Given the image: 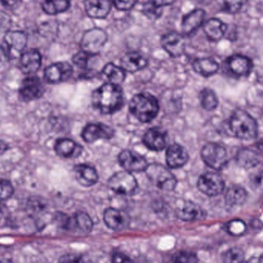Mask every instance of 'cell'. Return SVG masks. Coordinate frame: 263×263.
<instances>
[{"mask_svg":"<svg viewBox=\"0 0 263 263\" xmlns=\"http://www.w3.org/2000/svg\"><path fill=\"white\" fill-rule=\"evenodd\" d=\"M0 2L8 9H15L21 3V0H0Z\"/></svg>","mask_w":263,"mask_h":263,"instance_id":"45","label":"cell"},{"mask_svg":"<svg viewBox=\"0 0 263 263\" xmlns=\"http://www.w3.org/2000/svg\"><path fill=\"white\" fill-rule=\"evenodd\" d=\"M73 73V68L66 62L53 63L44 72L45 80L49 83H60L67 81Z\"/></svg>","mask_w":263,"mask_h":263,"instance_id":"14","label":"cell"},{"mask_svg":"<svg viewBox=\"0 0 263 263\" xmlns=\"http://www.w3.org/2000/svg\"><path fill=\"white\" fill-rule=\"evenodd\" d=\"M227 29V25L217 18H210L203 24V31L205 35L213 42L219 41L223 38Z\"/></svg>","mask_w":263,"mask_h":263,"instance_id":"26","label":"cell"},{"mask_svg":"<svg viewBox=\"0 0 263 263\" xmlns=\"http://www.w3.org/2000/svg\"><path fill=\"white\" fill-rule=\"evenodd\" d=\"M199 100L202 108L207 111L214 110L219 104L217 97L214 91L209 88H205L201 91L199 94Z\"/></svg>","mask_w":263,"mask_h":263,"instance_id":"33","label":"cell"},{"mask_svg":"<svg viewBox=\"0 0 263 263\" xmlns=\"http://www.w3.org/2000/svg\"><path fill=\"white\" fill-rule=\"evenodd\" d=\"M213 0H199V2H200L201 3H203V4H209V3H211Z\"/></svg>","mask_w":263,"mask_h":263,"instance_id":"52","label":"cell"},{"mask_svg":"<svg viewBox=\"0 0 263 263\" xmlns=\"http://www.w3.org/2000/svg\"><path fill=\"white\" fill-rule=\"evenodd\" d=\"M247 263H261L259 258H252L250 260L247 261Z\"/></svg>","mask_w":263,"mask_h":263,"instance_id":"51","label":"cell"},{"mask_svg":"<svg viewBox=\"0 0 263 263\" xmlns=\"http://www.w3.org/2000/svg\"><path fill=\"white\" fill-rule=\"evenodd\" d=\"M195 72L204 77H211L219 71V66L216 60L210 58H200L193 63Z\"/></svg>","mask_w":263,"mask_h":263,"instance_id":"28","label":"cell"},{"mask_svg":"<svg viewBox=\"0 0 263 263\" xmlns=\"http://www.w3.org/2000/svg\"><path fill=\"white\" fill-rule=\"evenodd\" d=\"M57 220L63 228L80 234V236L89 234L93 227L89 215L83 212H78L72 217H69L66 214H59Z\"/></svg>","mask_w":263,"mask_h":263,"instance_id":"5","label":"cell"},{"mask_svg":"<svg viewBox=\"0 0 263 263\" xmlns=\"http://www.w3.org/2000/svg\"><path fill=\"white\" fill-rule=\"evenodd\" d=\"M129 110L141 123H149L159 114V102L151 94L145 92L136 94L129 103Z\"/></svg>","mask_w":263,"mask_h":263,"instance_id":"2","label":"cell"},{"mask_svg":"<svg viewBox=\"0 0 263 263\" xmlns=\"http://www.w3.org/2000/svg\"><path fill=\"white\" fill-rule=\"evenodd\" d=\"M223 263H247V261L241 249L232 248L224 255Z\"/></svg>","mask_w":263,"mask_h":263,"instance_id":"35","label":"cell"},{"mask_svg":"<svg viewBox=\"0 0 263 263\" xmlns=\"http://www.w3.org/2000/svg\"><path fill=\"white\" fill-rule=\"evenodd\" d=\"M256 151L257 152L258 154L260 156V157L263 158V142H260V143H258L257 145H256Z\"/></svg>","mask_w":263,"mask_h":263,"instance_id":"49","label":"cell"},{"mask_svg":"<svg viewBox=\"0 0 263 263\" xmlns=\"http://www.w3.org/2000/svg\"><path fill=\"white\" fill-rule=\"evenodd\" d=\"M148 179L162 191H173L176 188L177 180L173 173L161 164L153 163L145 170Z\"/></svg>","mask_w":263,"mask_h":263,"instance_id":"4","label":"cell"},{"mask_svg":"<svg viewBox=\"0 0 263 263\" xmlns=\"http://www.w3.org/2000/svg\"><path fill=\"white\" fill-rule=\"evenodd\" d=\"M172 261L173 263H198V258L194 253L180 251L173 256Z\"/></svg>","mask_w":263,"mask_h":263,"instance_id":"37","label":"cell"},{"mask_svg":"<svg viewBox=\"0 0 263 263\" xmlns=\"http://www.w3.org/2000/svg\"><path fill=\"white\" fill-rule=\"evenodd\" d=\"M111 2L118 10L128 11L134 7L138 0H111Z\"/></svg>","mask_w":263,"mask_h":263,"instance_id":"41","label":"cell"},{"mask_svg":"<svg viewBox=\"0 0 263 263\" xmlns=\"http://www.w3.org/2000/svg\"><path fill=\"white\" fill-rule=\"evenodd\" d=\"M205 12L202 9H196L184 15L181 24L182 35L190 36L193 35L202 24L205 20Z\"/></svg>","mask_w":263,"mask_h":263,"instance_id":"17","label":"cell"},{"mask_svg":"<svg viewBox=\"0 0 263 263\" xmlns=\"http://www.w3.org/2000/svg\"><path fill=\"white\" fill-rule=\"evenodd\" d=\"M12 25L11 17L6 12L0 11V33L7 32Z\"/></svg>","mask_w":263,"mask_h":263,"instance_id":"42","label":"cell"},{"mask_svg":"<svg viewBox=\"0 0 263 263\" xmlns=\"http://www.w3.org/2000/svg\"><path fill=\"white\" fill-rule=\"evenodd\" d=\"M176 216L179 219L185 222H193L203 219L205 213L197 204L191 201H186L177 207Z\"/></svg>","mask_w":263,"mask_h":263,"instance_id":"19","label":"cell"},{"mask_svg":"<svg viewBox=\"0 0 263 263\" xmlns=\"http://www.w3.org/2000/svg\"><path fill=\"white\" fill-rule=\"evenodd\" d=\"M42 57L36 49H29L20 57V67L23 73L31 75L41 67Z\"/></svg>","mask_w":263,"mask_h":263,"instance_id":"21","label":"cell"},{"mask_svg":"<svg viewBox=\"0 0 263 263\" xmlns=\"http://www.w3.org/2000/svg\"><path fill=\"white\" fill-rule=\"evenodd\" d=\"M201 156L207 166L216 171L223 170L228 164L227 149L219 144L210 142L204 145Z\"/></svg>","mask_w":263,"mask_h":263,"instance_id":"6","label":"cell"},{"mask_svg":"<svg viewBox=\"0 0 263 263\" xmlns=\"http://www.w3.org/2000/svg\"><path fill=\"white\" fill-rule=\"evenodd\" d=\"M9 59L6 55L3 46H0V69L6 65V63L9 61Z\"/></svg>","mask_w":263,"mask_h":263,"instance_id":"46","label":"cell"},{"mask_svg":"<svg viewBox=\"0 0 263 263\" xmlns=\"http://www.w3.org/2000/svg\"><path fill=\"white\" fill-rule=\"evenodd\" d=\"M0 263H12V262H11V261L6 260V259H5V260L0 261Z\"/></svg>","mask_w":263,"mask_h":263,"instance_id":"53","label":"cell"},{"mask_svg":"<svg viewBox=\"0 0 263 263\" xmlns=\"http://www.w3.org/2000/svg\"><path fill=\"white\" fill-rule=\"evenodd\" d=\"M115 131L110 126L101 123H89L83 128L82 138L87 143H93L100 139H110Z\"/></svg>","mask_w":263,"mask_h":263,"instance_id":"11","label":"cell"},{"mask_svg":"<svg viewBox=\"0 0 263 263\" xmlns=\"http://www.w3.org/2000/svg\"><path fill=\"white\" fill-rule=\"evenodd\" d=\"M105 223L116 231L123 230L127 225V219L123 212L114 208L106 209L103 214Z\"/></svg>","mask_w":263,"mask_h":263,"instance_id":"27","label":"cell"},{"mask_svg":"<svg viewBox=\"0 0 263 263\" xmlns=\"http://www.w3.org/2000/svg\"><path fill=\"white\" fill-rule=\"evenodd\" d=\"M70 0H44L42 9L48 15L63 13L70 8Z\"/></svg>","mask_w":263,"mask_h":263,"instance_id":"32","label":"cell"},{"mask_svg":"<svg viewBox=\"0 0 263 263\" xmlns=\"http://www.w3.org/2000/svg\"><path fill=\"white\" fill-rule=\"evenodd\" d=\"M107 40V34L103 29L99 28L89 29L85 32L82 37L80 43L82 50L92 55H97L103 49Z\"/></svg>","mask_w":263,"mask_h":263,"instance_id":"9","label":"cell"},{"mask_svg":"<svg viewBox=\"0 0 263 263\" xmlns=\"http://www.w3.org/2000/svg\"><path fill=\"white\" fill-rule=\"evenodd\" d=\"M119 162L129 173L145 172L148 164L143 156L131 150H123L118 156Z\"/></svg>","mask_w":263,"mask_h":263,"instance_id":"12","label":"cell"},{"mask_svg":"<svg viewBox=\"0 0 263 263\" xmlns=\"http://www.w3.org/2000/svg\"><path fill=\"white\" fill-rule=\"evenodd\" d=\"M197 186L199 191L206 196H216L224 191L225 182L220 175L209 172L199 177Z\"/></svg>","mask_w":263,"mask_h":263,"instance_id":"10","label":"cell"},{"mask_svg":"<svg viewBox=\"0 0 263 263\" xmlns=\"http://www.w3.org/2000/svg\"><path fill=\"white\" fill-rule=\"evenodd\" d=\"M112 263H134V262L123 253H116L112 256Z\"/></svg>","mask_w":263,"mask_h":263,"instance_id":"44","label":"cell"},{"mask_svg":"<svg viewBox=\"0 0 263 263\" xmlns=\"http://www.w3.org/2000/svg\"><path fill=\"white\" fill-rule=\"evenodd\" d=\"M9 148V145L4 141L0 140V155L4 153L5 152L7 151Z\"/></svg>","mask_w":263,"mask_h":263,"instance_id":"48","label":"cell"},{"mask_svg":"<svg viewBox=\"0 0 263 263\" xmlns=\"http://www.w3.org/2000/svg\"><path fill=\"white\" fill-rule=\"evenodd\" d=\"M260 158L256 149L242 148L238 152L236 161L242 168H251L256 166L260 162Z\"/></svg>","mask_w":263,"mask_h":263,"instance_id":"29","label":"cell"},{"mask_svg":"<svg viewBox=\"0 0 263 263\" xmlns=\"http://www.w3.org/2000/svg\"><path fill=\"white\" fill-rule=\"evenodd\" d=\"M14 188L9 181L0 179V200H6L13 195Z\"/></svg>","mask_w":263,"mask_h":263,"instance_id":"40","label":"cell"},{"mask_svg":"<svg viewBox=\"0 0 263 263\" xmlns=\"http://www.w3.org/2000/svg\"><path fill=\"white\" fill-rule=\"evenodd\" d=\"M93 107L103 114H114L124 104V95L120 85L105 83L92 95Z\"/></svg>","mask_w":263,"mask_h":263,"instance_id":"1","label":"cell"},{"mask_svg":"<svg viewBox=\"0 0 263 263\" xmlns=\"http://www.w3.org/2000/svg\"><path fill=\"white\" fill-rule=\"evenodd\" d=\"M247 196L248 194L245 189L239 185H232L226 194V202L231 206L241 205L247 201Z\"/></svg>","mask_w":263,"mask_h":263,"instance_id":"31","label":"cell"},{"mask_svg":"<svg viewBox=\"0 0 263 263\" xmlns=\"http://www.w3.org/2000/svg\"><path fill=\"white\" fill-rule=\"evenodd\" d=\"M256 183L257 184V185H260V186H263V172L259 173L257 176H256Z\"/></svg>","mask_w":263,"mask_h":263,"instance_id":"50","label":"cell"},{"mask_svg":"<svg viewBox=\"0 0 263 263\" xmlns=\"http://www.w3.org/2000/svg\"><path fill=\"white\" fill-rule=\"evenodd\" d=\"M167 142L168 134L162 128H150L144 134V145L152 151H162L166 146Z\"/></svg>","mask_w":263,"mask_h":263,"instance_id":"16","label":"cell"},{"mask_svg":"<svg viewBox=\"0 0 263 263\" xmlns=\"http://www.w3.org/2000/svg\"><path fill=\"white\" fill-rule=\"evenodd\" d=\"M27 35L24 32L9 30L3 39V49L9 60L20 58L27 45Z\"/></svg>","mask_w":263,"mask_h":263,"instance_id":"8","label":"cell"},{"mask_svg":"<svg viewBox=\"0 0 263 263\" xmlns=\"http://www.w3.org/2000/svg\"><path fill=\"white\" fill-rule=\"evenodd\" d=\"M84 5L86 13L92 18H106L112 6L111 0H85Z\"/></svg>","mask_w":263,"mask_h":263,"instance_id":"22","label":"cell"},{"mask_svg":"<svg viewBox=\"0 0 263 263\" xmlns=\"http://www.w3.org/2000/svg\"><path fill=\"white\" fill-rule=\"evenodd\" d=\"M152 1L154 2L158 6L163 7V6L173 4L176 0H152Z\"/></svg>","mask_w":263,"mask_h":263,"instance_id":"47","label":"cell"},{"mask_svg":"<svg viewBox=\"0 0 263 263\" xmlns=\"http://www.w3.org/2000/svg\"><path fill=\"white\" fill-rule=\"evenodd\" d=\"M54 149L60 157L76 159L83 153V147L72 139L62 138L55 142Z\"/></svg>","mask_w":263,"mask_h":263,"instance_id":"18","label":"cell"},{"mask_svg":"<svg viewBox=\"0 0 263 263\" xmlns=\"http://www.w3.org/2000/svg\"><path fill=\"white\" fill-rule=\"evenodd\" d=\"M161 44L170 57L177 58L185 52V37L179 32H170L162 35Z\"/></svg>","mask_w":263,"mask_h":263,"instance_id":"13","label":"cell"},{"mask_svg":"<svg viewBox=\"0 0 263 263\" xmlns=\"http://www.w3.org/2000/svg\"><path fill=\"white\" fill-rule=\"evenodd\" d=\"M93 57H95V55L81 50L74 55L73 58H72V62L76 66H78L80 69H86L88 64H89V60Z\"/></svg>","mask_w":263,"mask_h":263,"instance_id":"38","label":"cell"},{"mask_svg":"<svg viewBox=\"0 0 263 263\" xmlns=\"http://www.w3.org/2000/svg\"><path fill=\"white\" fill-rule=\"evenodd\" d=\"M76 179L84 187H90L97 183L99 175L94 167L87 164H80L74 167Z\"/></svg>","mask_w":263,"mask_h":263,"instance_id":"23","label":"cell"},{"mask_svg":"<svg viewBox=\"0 0 263 263\" xmlns=\"http://www.w3.org/2000/svg\"><path fill=\"white\" fill-rule=\"evenodd\" d=\"M59 263H89L83 256L77 254H66L62 256Z\"/></svg>","mask_w":263,"mask_h":263,"instance_id":"43","label":"cell"},{"mask_svg":"<svg viewBox=\"0 0 263 263\" xmlns=\"http://www.w3.org/2000/svg\"><path fill=\"white\" fill-rule=\"evenodd\" d=\"M249 0H223L225 10L230 13L239 12Z\"/></svg>","mask_w":263,"mask_h":263,"instance_id":"39","label":"cell"},{"mask_svg":"<svg viewBox=\"0 0 263 263\" xmlns=\"http://www.w3.org/2000/svg\"><path fill=\"white\" fill-rule=\"evenodd\" d=\"M20 97L24 101H32L40 98L44 93V86L37 77H29L25 79L20 86Z\"/></svg>","mask_w":263,"mask_h":263,"instance_id":"15","label":"cell"},{"mask_svg":"<svg viewBox=\"0 0 263 263\" xmlns=\"http://www.w3.org/2000/svg\"><path fill=\"white\" fill-rule=\"evenodd\" d=\"M1 217H2V212H1V210H0V219H1Z\"/></svg>","mask_w":263,"mask_h":263,"instance_id":"54","label":"cell"},{"mask_svg":"<svg viewBox=\"0 0 263 263\" xmlns=\"http://www.w3.org/2000/svg\"><path fill=\"white\" fill-rule=\"evenodd\" d=\"M108 186L117 194L132 196L138 189L136 178L128 171L117 172L108 181Z\"/></svg>","mask_w":263,"mask_h":263,"instance_id":"7","label":"cell"},{"mask_svg":"<svg viewBox=\"0 0 263 263\" xmlns=\"http://www.w3.org/2000/svg\"><path fill=\"white\" fill-rule=\"evenodd\" d=\"M230 70L238 77H246L251 72L253 63L248 57L242 55H234L227 61Z\"/></svg>","mask_w":263,"mask_h":263,"instance_id":"25","label":"cell"},{"mask_svg":"<svg viewBox=\"0 0 263 263\" xmlns=\"http://www.w3.org/2000/svg\"><path fill=\"white\" fill-rule=\"evenodd\" d=\"M102 75L107 80L108 83L120 85L126 80V71L121 66H117L114 63H109L104 66L102 71Z\"/></svg>","mask_w":263,"mask_h":263,"instance_id":"30","label":"cell"},{"mask_svg":"<svg viewBox=\"0 0 263 263\" xmlns=\"http://www.w3.org/2000/svg\"><path fill=\"white\" fill-rule=\"evenodd\" d=\"M227 231L233 236H240L247 230V226L242 220H232L226 226Z\"/></svg>","mask_w":263,"mask_h":263,"instance_id":"36","label":"cell"},{"mask_svg":"<svg viewBox=\"0 0 263 263\" xmlns=\"http://www.w3.org/2000/svg\"><path fill=\"white\" fill-rule=\"evenodd\" d=\"M163 9L161 6L156 5L152 0L145 2L142 6V12L145 16L150 20H158L162 15Z\"/></svg>","mask_w":263,"mask_h":263,"instance_id":"34","label":"cell"},{"mask_svg":"<svg viewBox=\"0 0 263 263\" xmlns=\"http://www.w3.org/2000/svg\"><path fill=\"white\" fill-rule=\"evenodd\" d=\"M165 160L170 168H182L188 162L189 154L182 145L177 143L173 144L167 148Z\"/></svg>","mask_w":263,"mask_h":263,"instance_id":"20","label":"cell"},{"mask_svg":"<svg viewBox=\"0 0 263 263\" xmlns=\"http://www.w3.org/2000/svg\"><path fill=\"white\" fill-rule=\"evenodd\" d=\"M230 129L234 136L244 140H251L258 135L256 120L243 109H236L230 121Z\"/></svg>","mask_w":263,"mask_h":263,"instance_id":"3","label":"cell"},{"mask_svg":"<svg viewBox=\"0 0 263 263\" xmlns=\"http://www.w3.org/2000/svg\"><path fill=\"white\" fill-rule=\"evenodd\" d=\"M148 60L138 52H129L121 59V67L126 72H136L145 69Z\"/></svg>","mask_w":263,"mask_h":263,"instance_id":"24","label":"cell"}]
</instances>
